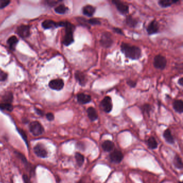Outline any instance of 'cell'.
<instances>
[{"label": "cell", "mask_w": 183, "mask_h": 183, "mask_svg": "<svg viewBox=\"0 0 183 183\" xmlns=\"http://www.w3.org/2000/svg\"><path fill=\"white\" fill-rule=\"evenodd\" d=\"M30 131L33 135H40L44 133V129L43 126L38 121H33L31 122L29 126Z\"/></svg>", "instance_id": "obj_4"}, {"label": "cell", "mask_w": 183, "mask_h": 183, "mask_svg": "<svg viewBox=\"0 0 183 183\" xmlns=\"http://www.w3.org/2000/svg\"><path fill=\"white\" fill-rule=\"evenodd\" d=\"M58 2H59V1H50L48 2V4L51 6H54L55 5H56Z\"/></svg>", "instance_id": "obj_39"}, {"label": "cell", "mask_w": 183, "mask_h": 183, "mask_svg": "<svg viewBox=\"0 0 183 183\" xmlns=\"http://www.w3.org/2000/svg\"><path fill=\"white\" fill-rule=\"evenodd\" d=\"M147 145L150 149H155L158 146L156 139L153 136H150L147 140Z\"/></svg>", "instance_id": "obj_23"}, {"label": "cell", "mask_w": 183, "mask_h": 183, "mask_svg": "<svg viewBox=\"0 0 183 183\" xmlns=\"http://www.w3.org/2000/svg\"><path fill=\"white\" fill-rule=\"evenodd\" d=\"M173 107L176 112L179 113H182L183 112V102L182 100H175L173 102Z\"/></svg>", "instance_id": "obj_19"}, {"label": "cell", "mask_w": 183, "mask_h": 183, "mask_svg": "<svg viewBox=\"0 0 183 183\" xmlns=\"http://www.w3.org/2000/svg\"><path fill=\"white\" fill-rule=\"evenodd\" d=\"M126 23L130 27H135L138 24V21L136 18H134L131 15H128L126 18Z\"/></svg>", "instance_id": "obj_20"}, {"label": "cell", "mask_w": 183, "mask_h": 183, "mask_svg": "<svg viewBox=\"0 0 183 183\" xmlns=\"http://www.w3.org/2000/svg\"><path fill=\"white\" fill-rule=\"evenodd\" d=\"M109 157L111 162L113 163H119L124 158V155L120 150L115 149L110 154Z\"/></svg>", "instance_id": "obj_9"}, {"label": "cell", "mask_w": 183, "mask_h": 183, "mask_svg": "<svg viewBox=\"0 0 183 183\" xmlns=\"http://www.w3.org/2000/svg\"><path fill=\"white\" fill-rule=\"evenodd\" d=\"M87 114L89 118L92 121H94L98 119V114L96 109L93 107H90L87 109Z\"/></svg>", "instance_id": "obj_17"}, {"label": "cell", "mask_w": 183, "mask_h": 183, "mask_svg": "<svg viewBox=\"0 0 183 183\" xmlns=\"http://www.w3.org/2000/svg\"><path fill=\"white\" fill-rule=\"evenodd\" d=\"M65 35L63 39V43L65 45L69 46L71 45L74 41V31L75 26L72 23L68 22H65Z\"/></svg>", "instance_id": "obj_2"}, {"label": "cell", "mask_w": 183, "mask_h": 183, "mask_svg": "<svg viewBox=\"0 0 183 183\" xmlns=\"http://www.w3.org/2000/svg\"><path fill=\"white\" fill-rule=\"evenodd\" d=\"M34 153L36 154L37 156L41 158H45L48 156V152L42 144L38 143L34 147Z\"/></svg>", "instance_id": "obj_8"}, {"label": "cell", "mask_w": 183, "mask_h": 183, "mask_svg": "<svg viewBox=\"0 0 183 183\" xmlns=\"http://www.w3.org/2000/svg\"><path fill=\"white\" fill-rule=\"evenodd\" d=\"M179 183H183V182H182V181H181V182H179Z\"/></svg>", "instance_id": "obj_43"}, {"label": "cell", "mask_w": 183, "mask_h": 183, "mask_svg": "<svg viewBox=\"0 0 183 183\" xmlns=\"http://www.w3.org/2000/svg\"><path fill=\"white\" fill-rule=\"evenodd\" d=\"M75 157L77 165H79V167H82V165L83 164L84 162V157L83 155L79 153H76L75 154Z\"/></svg>", "instance_id": "obj_25"}, {"label": "cell", "mask_w": 183, "mask_h": 183, "mask_svg": "<svg viewBox=\"0 0 183 183\" xmlns=\"http://www.w3.org/2000/svg\"><path fill=\"white\" fill-rule=\"evenodd\" d=\"M49 86L51 88L55 90H61L64 86V82L61 79H53L49 83Z\"/></svg>", "instance_id": "obj_11"}, {"label": "cell", "mask_w": 183, "mask_h": 183, "mask_svg": "<svg viewBox=\"0 0 183 183\" xmlns=\"http://www.w3.org/2000/svg\"><path fill=\"white\" fill-rule=\"evenodd\" d=\"M0 109L11 112L13 110V106L10 103H5L0 104Z\"/></svg>", "instance_id": "obj_28"}, {"label": "cell", "mask_w": 183, "mask_h": 183, "mask_svg": "<svg viewBox=\"0 0 183 183\" xmlns=\"http://www.w3.org/2000/svg\"><path fill=\"white\" fill-rule=\"evenodd\" d=\"M127 84L130 87H131V88H135L136 86V82L134 81L133 80H131V79H130V80H128L127 81Z\"/></svg>", "instance_id": "obj_36"}, {"label": "cell", "mask_w": 183, "mask_h": 183, "mask_svg": "<svg viewBox=\"0 0 183 183\" xmlns=\"http://www.w3.org/2000/svg\"><path fill=\"white\" fill-rule=\"evenodd\" d=\"M10 3V1L8 0H0V9H3Z\"/></svg>", "instance_id": "obj_35"}, {"label": "cell", "mask_w": 183, "mask_h": 183, "mask_svg": "<svg viewBox=\"0 0 183 183\" xmlns=\"http://www.w3.org/2000/svg\"><path fill=\"white\" fill-rule=\"evenodd\" d=\"M121 51L126 57L132 60H138L141 57V50L135 46L122 43L120 46Z\"/></svg>", "instance_id": "obj_1"}, {"label": "cell", "mask_w": 183, "mask_h": 183, "mask_svg": "<svg viewBox=\"0 0 183 183\" xmlns=\"http://www.w3.org/2000/svg\"><path fill=\"white\" fill-rule=\"evenodd\" d=\"M75 77L80 86H86L87 83V78L84 73L80 71H76L75 73Z\"/></svg>", "instance_id": "obj_12"}, {"label": "cell", "mask_w": 183, "mask_h": 183, "mask_svg": "<svg viewBox=\"0 0 183 183\" xmlns=\"http://www.w3.org/2000/svg\"><path fill=\"white\" fill-rule=\"evenodd\" d=\"M163 137L168 143L171 144V145L174 143V138L172 135L171 132L169 129H167L164 131L163 133Z\"/></svg>", "instance_id": "obj_18"}, {"label": "cell", "mask_w": 183, "mask_h": 183, "mask_svg": "<svg viewBox=\"0 0 183 183\" xmlns=\"http://www.w3.org/2000/svg\"><path fill=\"white\" fill-rule=\"evenodd\" d=\"M65 22H61L59 23H56L54 22L53 20H46L43 22L42 25L43 27L45 29H51L53 27H59V26H65Z\"/></svg>", "instance_id": "obj_13"}, {"label": "cell", "mask_w": 183, "mask_h": 183, "mask_svg": "<svg viewBox=\"0 0 183 183\" xmlns=\"http://www.w3.org/2000/svg\"><path fill=\"white\" fill-rule=\"evenodd\" d=\"M167 60L165 57L161 55H157L154 59L153 65L154 67L158 69L163 70L166 67Z\"/></svg>", "instance_id": "obj_3"}, {"label": "cell", "mask_w": 183, "mask_h": 183, "mask_svg": "<svg viewBox=\"0 0 183 183\" xmlns=\"http://www.w3.org/2000/svg\"><path fill=\"white\" fill-rule=\"evenodd\" d=\"M178 84L180 85V86H183V77H181L178 80Z\"/></svg>", "instance_id": "obj_40"}, {"label": "cell", "mask_w": 183, "mask_h": 183, "mask_svg": "<svg viewBox=\"0 0 183 183\" xmlns=\"http://www.w3.org/2000/svg\"><path fill=\"white\" fill-rule=\"evenodd\" d=\"M13 99V96L11 93H6L3 97V100L5 101V103H10V102H12Z\"/></svg>", "instance_id": "obj_29"}, {"label": "cell", "mask_w": 183, "mask_h": 183, "mask_svg": "<svg viewBox=\"0 0 183 183\" xmlns=\"http://www.w3.org/2000/svg\"><path fill=\"white\" fill-rule=\"evenodd\" d=\"M17 32L18 35L21 37L26 38L29 36L30 34V27L27 25H20L17 28Z\"/></svg>", "instance_id": "obj_14"}, {"label": "cell", "mask_w": 183, "mask_h": 183, "mask_svg": "<svg viewBox=\"0 0 183 183\" xmlns=\"http://www.w3.org/2000/svg\"><path fill=\"white\" fill-rule=\"evenodd\" d=\"M174 165L177 168L179 169H182L183 167V162L182 159L179 156H176L174 157Z\"/></svg>", "instance_id": "obj_26"}, {"label": "cell", "mask_w": 183, "mask_h": 183, "mask_svg": "<svg viewBox=\"0 0 183 183\" xmlns=\"http://www.w3.org/2000/svg\"><path fill=\"white\" fill-rule=\"evenodd\" d=\"M46 118L48 119V120L49 121H52V120H54L55 119V116L54 114L52 113H48L46 114Z\"/></svg>", "instance_id": "obj_37"}, {"label": "cell", "mask_w": 183, "mask_h": 183, "mask_svg": "<svg viewBox=\"0 0 183 183\" xmlns=\"http://www.w3.org/2000/svg\"><path fill=\"white\" fill-rule=\"evenodd\" d=\"M102 147L104 151L106 152H110L114 148V145L113 142H112L111 141L106 140L105 141L104 143H102Z\"/></svg>", "instance_id": "obj_21"}, {"label": "cell", "mask_w": 183, "mask_h": 183, "mask_svg": "<svg viewBox=\"0 0 183 183\" xmlns=\"http://www.w3.org/2000/svg\"><path fill=\"white\" fill-rule=\"evenodd\" d=\"M68 9V8L66 7L65 5H60L55 9V12H56L57 14H64L66 13Z\"/></svg>", "instance_id": "obj_27"}, {"label": "cell", "mask_w": 183, "mask_h": 183, "mask_svg": "<svg viewBox=\"0 0 183 183\" xmlns=\"http://www.w3.org/2000/svg\"><path fill=\"white\" fill-rule=\"evenodd\" d=\"M147 31L149 35L156 34L159 31V25L155 19L152 20L147 27Z\"/></svg>", "instance_id": "obj_10"}, {"label": "cell", "mask_w": 183, "mask_h": 183, "mask_svg": "<svg viewBox=\"0 0 183 183\" xmlns=\"http://www.w3.org/2000/svg\"><path fill=\"white\" fill-rule=\"evenodd\" d=\"M142 110H143V111L144 113L149 115L150 111L152 110V107H151V106L149 104H146L143 105V106L142 107Z\"/></svg>", "instance_id": "obj_30"}, {"label": "cell", "mask_w": 183, "mask_h": 183, "mask_svg": "<svg viewBox=\"0 0 183 183\" xmlns=\"http://www.w3.org/2000/svg\"><path fill=\"white\" fill-rule=\"evenodd\" d=\"M177 2L178 0H160L158 1V5L162 8H167Z\"/></svg>", "instance_id": "obj_22"}, {"label": "cell", "mask_w": 183, "mask_h": 183, "mask_svg": "<svg viewBox=\"0 0 183 183\" xmlns=\"http://www.w3.org/2000/svg\"><path fill=\"white\" fill-rule=\"evenodd\" d=\"M77 183H88V182H87L86 180H85L83 178L81 179V180H80V181H79Z\"/></svg>", "instance_id": "obj_42"}, {"label": "cell", "mask_w": 183, "mask_h": 183, "mask_svg": "<svg viewBox=\"0 0 183 183\" xmlns=\"http://www.w3.org/2000/svg\"><path fill=\"white\" fill-rule=\"evenodd\" d=\"M36 112L39 115H43V111H41L40 110H39V109H36Z\"/></svg>", "instance_id": "obj_41"}, {"label": "cell", "mask_w": 183, "mask_h": 183, "mask_svg": "<svg viewBox=\"0 0 183 183\" xmlns=\"http://www.w3.org/2000/svg\"><path fill=\"white\" fill-rule=\"evenodd\" d=\"M87 22L89 25H98L101 24V22L97 18H91L87 20Z\"/></svg>", "instance_id": "obj_31"}, {"label": "cell", "mask_w": 183, "mask_h": 183, "mask_svg": "<svg viewBox=\"0 0 183 183\" xmlns=\"http://www.w3.org/2000/svg\"><path fill=\"white\" fill-rule=\"evenodd\" d=\"M113 3V5H115L116 8L120 12V14L122 15H127L129 12V7L128 5H125L124 3H122L119 1H115L113 0L112 1Z\"/></svg>", "instance_id": "obj_7"}, {"label": "cell", "mask_w": 183, "mask_h": 183, "mask_svg": "<svg viewBox=\"0 0 183 183\" xmlns=\"http://www.w3.org/2000/svg\"><path fill=\"white\" fill-rule=\"evenodd\" d=\"M18 40L16 36H13L8 39V40L7 41V43L10 46V48L12 50H14L16 46L17 43H18Z\"/></svg>", "instance_id": "obj_24"}, {"label": "cell", "mask_w": 183, "mask_h": 183, "mask_svg": "<svg viewBox=\"0 0 183 183\" xmlns=\"http://www.w3.org/2000/svg\"><path fill=\"white\" fill-rule=\"evenodd\" d=\"M77 100L79 104H86L91 101V97L90 96L83 93H80L77 94Z\"/></svg>", "instance_id": "obj_15"}, {"label": "cell", "mask_w": 183, "mask_h": 183, "mask_svg": "<svg viewBox=\"0 0 183 183\" xmlns=\"http://www.w3.org/2000/svg\"><path fill=\"white\" fill-rule=\"evenodd\" d=\"M113 31L115 32L116 33L121 34V35H124V33H123V32H122V30L120 29V28L114 27V28H113Z\"/></svg>", "instance_id": "obj_38"}, {"label": "cell", "mask_w": 183, "mask_h": 183, "mask_svg": "<svg viewBox=\"0 0 183 183\" xmlns=\"http://www.w3.org/2000/svg\"><path fill=\"white\" fill-rule=\"evenodd\" d=\"M8 77V74L6 72L0 69V81H5Z\"/></svg>", "instance_id": "obj_34"}, {"label": "cell", "mask_w": 183, "mask_h": 183, "mask_svg": "<svg viewBox=\"0 0 183 183\" xmlns=\"http://www.w3.org/2000/svg\"><path fill=\"white\" fill-rule=\"evenodd\" d=\"M100 45L104 48H109L113 45V40L111 34L109 32H104L102 33L100 40Z\"/></svg>", "instance_id": "obj_5"}, {"label": "cell", "mask_w": 183, "mask_h": 183, "mask_svg": "<svg viewBox=\"0 0 183 183\" xmlns=\"http://www.w3.org/2000/svg\"><path fill=\"white\" fill-rule=\"evenodd\" d=\"M100 106L102 109L106 113H110L113 108V104L112 99L109 96H106L100 102Z\"/></svg>", "instance_id": "obj_6"}, {"label": "cell", "mask_w": 183, "mask_h": 183, "mask_svg": "<svg viewBox=\"0 0 183 183\" xmlns=\"http://www.w3.org/2000/svg\"><path fill=\"white\" fill-rule=\"evenodd\" d=\"M17 131H18L19 133V134L21 135V136L23 138V139L24 140L25 143H26V145H27L28 143H27V136H26V134L25 133V132L24 131L23 129L20 128L17 129Z\"/></svg>", "instance_id": "obj_33"}, {"label": "cell", "mask_w": 183, "mask_h": 183, "mask_svg": "<svg viewBox=\"0 0 183 183\" xmlns=\"http://www.w3.org/2000/svg\"><path fill=\"white\" fill-rule=\"evenodd\" d=\"M96 12V8L91 5H86L83 8L82 12L85 16L92 17Z\"/></svg>", "instance_id": "obj_16"}, {"label": "cell", "mask_w": 183, "mask_h": 183, "mask_svg": "<svg viewBox=\"0 0 183 183\" xmlns=\"http://www.w3.org/2000/svg\"><path fill=\"white\" fill-rule=\"evenodd\" d=\"M76 19H77V22L80 23L82 25H83L84 26H86L88 28H90V26L88 25V23L87 22V20L85 18L79 17V18H76Z\"/></svg>", "instance_id": "obj_32"}]
</instances>
